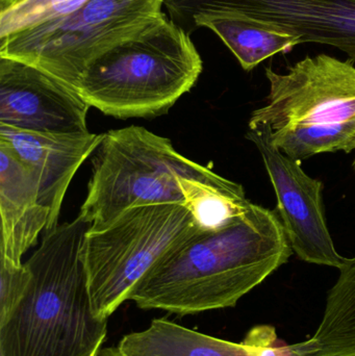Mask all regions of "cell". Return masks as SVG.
I'll use <instances>...</instances> for the list:
<instances>
[{"label": "cell", "instance_id": "cell-1", "mask_svg": "<svg viewBox=\"0 0 355 356\" xmlns=\"http://www.w3.org/2000/svg\"><path fill=\"white\" fill-rule=\"evenodd\" d=\"M279 215L252 203L217 228L177 241L129 296L139 309L179 316L235 307L291 257Z\"/></svg>", "mask_w": 355, "mask_h": 356}, {"label": "cell", "instance_id": "cell-2", "mask_svg": "<svg viewBox=\"0 0 355 356\" xmlns=\"http://www.w3.org/2000/svg\"><path fill=\"white\" fill-rule=\"evenodd\" d=\"M90 224L79 216L45 232L25 261L28 291L0 325V356H97L108 320L94 315L83 263Z\"/></svg>", "mask_w": 355, "mask_h": 356}, {"label": "cell", "instance_id": "cell-3", "mask_svg": "<svg viewBox=\"0 0 355 356\" xmlns=\"http://www.w3.org/2000/svg\"><path fill=\"white\" fill-rule=\"evenodd\" d=\"M202 67L189 33L163 13L96 58L77 91L106 116L154 118L194 87Z\"/></svg>", "mask_w": 355, "mask_h": 356}, {"label": "cell", "instance_id": "cell-4", "mask_svg": "<svg viewBox=\"0 0 355 356\" xmlns=\"http://www.w3.org/2000/svg\"><path fill=\"white\" fill-rule=\"evenodd\" d=\"M266 104L248 127L267 125L272 143L294 160L355 152L354 60L306 56L286 73L266 68Z\"/></svg>", "mask_w": 355, "mask_h": 356}, {"label": "cell", "instance_id": "cell-5", "mask_svg": "<svg viewBox=\"0 0 355 356\" xmlns=\"http://www.w3.org/2000/svg\"><path fill=\"white\" fill-rule=\"evenodd\" d=\"M212 169L179 154L168 138L131 125L104 133L94 152L88 193L79 216L99 230L138 205H185L179 178L212 180Z\"/></svg>", "mask_w": 355, "mask_h": 356}, {"label": "cell", "instance_id": "cell-6", "mask_svg": "<svg viewBox=\"0 0 355 356\" xmlns=\"http://www.w3.org/2000/svg\"><path fill=\"white\" fill-rule=\"evenodd\" d=\"M197 226L185 204L156 203L131 207L102 229H89L83 254L94 315L108 320L165 252Z\"/></svg>", "mask_w": 355, "mask_h": 356}, {"label": "cell", "instance_id": "cell-7", "mask_svg": "<svg viewBox=\"0 0 355 356\" xmlns=\"http://www.w3.org/2000/svg\"><path fill=\"white\" fill-rule=\"evenodd\" d=\"M166 0H87L69 14L0 39V58L21 60L79 89L90 65L163 14Z\"/></svg>", "mask_w": 355, "mask_h": 356}, {"label": "cell", "instance_id": "cell-8", "mask_svg": "<svg viewBox=\"0 0 355 356\" xmlns=\"http://www.w3.org/2000/svg\"><path fill=\"white\" fill-rule=\"evenodd\" d=\"M246 139L262 156L277 199V215L292 250L302 261L340 269L346 257L335 247L325 218L323 184L302 169L300 161L272 143L267 125L248 127Z\"/></svg>", "mask_w": 355, "mask_h": 356}, {"label": "cell", "instance_id": "cell-9", "mask_svg": "<svg viewBox=\"0 0 355 356\" xmlns=\"http://www.w3.org/2000/svg\"><path fill=\"white\" fill-rule=\"evenodd\" d=\"M90 104L42 69L0 58V125L35 133H85Z\"/></svg>", "mask_w": 355, "mask_h": 356}, {"label": "cell", "instance_id": "cell-10", "mask_svg": "<svg viewBox=\"0 0 355 356\" xmlns=\"http://www.w3.org/2000/svg\"><path fill=\"white\" fill-rule=\"evenodd\" d=\"M171 10L206 6L231 10L295 35L333 46L355 62V0H168Z\"/></svg>", "mask_w": 355, "mask_h": 356}, {"label": "cell", "instance_id": "cell-11", "mask_svg": "<svg viewBox=\"0 0 355 356\" xmlns=\"http://www.w3.org/2000/svg\"><path fill=\"white\" fill-rule=\"evenodd\" d=\"M101 135L85 131L77 134L35 133L0 125V141L35 173L40 198L49 209L45 232L58 225L60 209L71 180L79 167L95 152Z\"/></svg>", "mask_w": 355, "mask_h": 356}, {"label": "cell", "instance_id": "cell-12", "mask_svg": "<svg viewBox=\"0 0 355 356\" xmlns=\"http://www.w3.org/2000/svg\"><path fill=\"white\" fill-rule=\"evenodd\" d=\"M0 259L21 266L24 253L47 227L50 213L40 198L35 173L3 141H0Z\"/></svg>", "mask_w": 355, "mask_h": 356}, {"label": "cell", "instance_id": "cell-13", "mask_svg": "<svg viewBox=\"0 0 355 356\" xmlns=\"http://www.w3.org/2000/svg\"><path fill=\"white\" fill-rule=\"evenodd\" d=\"M117 347L126 356H267V339L260 326L252 327L241 343H233L166 318L152 320L145 330L126 334Z\"/></svg>", "mask_w": 355, "mask_h": 356}, {"label": "cell", "instance_id": "cell-14", "mask_svg": "<svg viewBox=\"0 0 355 356\" xmlns=\"http://www.w3.org/2000/svg\"><path fill=\"white\" fill-rule=\"evenodd\" d=\"M171 13L185 15L196 26L214 31L245 71L254 70L269 58L287 54L300 44L297 37L279 27L231 10L194 6Z\"/></svg>", "mask_w": 355, "mask_h": 356}, {"label": "cell", "instance_id": "cell-15", "mask_svg": "<svg viewBox=\"0 0 355 356\" xmlns=\"http://www.w3.org/2000/svg\"><path fill=\"white\" fill-rule=\"evenodd\" d=\"M339 270V278L327 294L324 320L340 353L355 356V257H346Z\"/></svg>", "mask_w": 355, "mask_h": 356}, {"label": "cell", "instance_id": "cell-16", "mask_svg": "<svg viewBox=\"0 0 355 356\" xmlns=\"http://www.w3.org/2000/svg\"><path fill=\"white\" fill-rule=\"evenodd\" d=\"M87 0H0V39L69 14Z\"/></svg>", "mask_w": 355, "mask_h": 356}, {"label": "cell", "instance_id": "cell-17", "mask_svg": "<svg viewBox=\"0 0 355 356\" xmlns=\"http://www.w3.org/2000/svg\"><path fill=\"white\" fill-rule=\"evenodd\" d=\"M31 282V272L26 264L15 266L0 259V325L20 305Z\"/></svg>", "mask_w": 355, "mask_h": 356}, {"label": "cell", "instance_id": "cell-18", "mask_svg": "<svg viewBox=\"0 0 355 356\" xmlns=\"http://www.w3.org/2000/svg\"><path fill=\"white\" fill-rule=\"evenodd\" d=\"M97 356H126L121 353L118 347H110V348H104L100 350Z\"/></svg>", "mask_w": 355, "mask_h": 356}]
</instances>
